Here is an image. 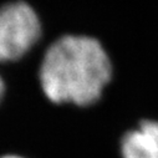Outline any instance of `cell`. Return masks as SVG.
Here are the masks:
<instances>
[{
	"mask_svg": "<svg viewBox=\"0 0 158 158\" xmlns=\"http://www.w3.org/2000/svg\"><path fill=\"white\" fill-rule=\"evenodd\" d=\"M3 94H4V82H3V78L0 77V100L3 97Z\"/></svg>",
	"mask_w": 158,
	"mask_h": 158,
	"instance_id": "4",
	"label": "cell"
},
{
	"mask_svg": "<svg viewBox=\"0 0 158 158\" xmlns=\"http://www.w3.org/2000/svg\"><path fill=\"white\" fill-rule=\"evenodd\" d=\"M122 158H158V121L146 120L121 141Z\"/></svg>",
	"mask_w": 158,
	"mask_h": 158,
	"instance_id": "3",
	"label": "cell"
},
{
	"mask_svg": "<svg viewBox=\"0 0 158 158\" xmlns=\"http://www.w3.org/2000/svg\"><path fill=\"white\" fill-rule=\"evenodd\" d=\"M3 158H23V157H19V156H13V154H10V156H4Z\"/></svg>",
	"mask_w": 158,
	"mask_h": 158,
	"instance_id": "5",
	"label": "cell"
},
{
	"mask_svg": "<svg viewBox=\"0 0 158 158\" xmlns=\"http://www.w3.org/2000/svg\"><path fill=\"white\" fill-rule=\"evenodd\" d=\"M112 76L111 60L98 40L65 35L52 43L40 67L45 96L55 103L89 106L98 101Z\"/></svg>",
	"mask_w": 158,
	"mask_h": 158,
	"instance_id": "1",
	"label": "cell"
},
{
	"mask_svg": "<svg viewBox=\"0 0 158 158\" xmlns=\"http://www.w3.org/2000/svg\"><path fill=\"white\" fill-rule=\"evenodd\" d=\"M40 35V20L29 4L14 2L0 8V61L23 57Z\"/></svg>",
	"mask_w": 158,
	"mask_h": 158,
	"instance_id": "2",
	"label": "cell"
}]
</instances>
